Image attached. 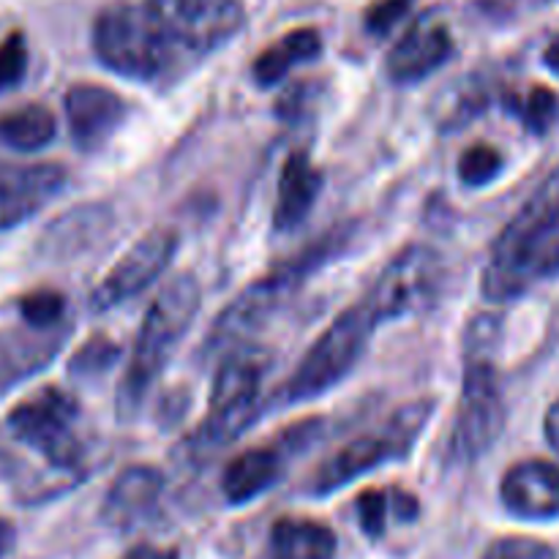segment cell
<instances>
[{"instance_id":"obj_1","label":"cell","mask_w":559,"mask_h":559,"mask_svg":"<svg viewBox=\"0 0 559 559\" xmlns=\"http://www.w3.org/2000/svg\"><path fill=\"white\" fill-rule=\"evenodd\" d=\"M555 273H559V167L497 238L484 271V295L491 304H508Z\"/></svg>"},{"instance_id":"obj_2","label":"cell","mask_w":559,"mask_h":559,"mask_svg":"<svg viewBox=\"0 0 559 559\" xmlns=\"http://www.w3.org/2000/svg\"><path fill=\"white\" fill-rule=\"evenodd\" d=\"M202 304V289L197 276L191 273H178L169 278L156 298L151 300L142 320L140 333L134 338L129 369L123 371L118 382V418H134L136 409L145 402V393L162 374L167 358L175 353L180 338L194 322L197 311Z\"/></svg>"},{"instance_id":"obj_3","label":"cell","mask_w":559,"mask_h":559,"mask_svg":"<svg viewBox=\"0 0 559 559\" xmlns=\"http://www.w3.org/2000/svg\"><path fill=\"white\" fill-rule=\"evenodd\" d=\"M344 240H347V233H344V229L322 235L320 243L309 246L304 254L289 260L284 267H276L273 273L262 276L260 282L246 287L243 293L218 314V320L213 322L205 349H211V353H216V349H235L243 338H249L251 333L260 331V328L265 325L289 298H293L295 289L309 278V273H314L322 262H328V257L336 254V249Z\"/></svg>"},{"instance_id":"obj_4","label":"cell","mask_w":559,"mask_h":559,"mask_svg":"<svg viewBox=\"0 0 559 559\" xmlns=\"http://www.w3.org/2000/svg\"><path fill=\"white\" fill-rule=\"evenodd\" d=\"M377 325L380 322H377L374 311L369 309L366 300L342 311L328 325V331L311 344V349L304 355L298 369L289 374V380L278 388L276 402L298 404L333 391L364 358L366 344H369Z\"/></svg>"},{"instance_id":"obj_5","label":"cell","mask_w":559,"mask_h":559,"mask_svg":"<svg viewBox=\"0 0 559 559\" xmlns=\"http://www.w3.org/2000/svg\"><path fill=\"white\" fill-rule=\"evenodd\" d=\"M431 413H435V402L431 399H415V402L399 407L385 424L371 435L355 437L344 448H338L325 464H320L314 475H311V495H333L342 486L353 484L360 475L371 473V469L382 467L388 462H402L418 442L420 431L429 424Z\"/></svg>"},{"instance_id":"obj_6","label":"cell","mask_w":559,"mask_h":559,"mask_svg":"<svg viewBox=\"0 0 559 559\" xmlns=\"http://www.w3.org/2000/svg\"><path fill=\"white\" fill-rule=\"evenodd\" d=\"M267 358L260 349L238 347L224 358L213 380L207 415L194 435L197 451H218L238 440L260 415Z\"/></svg>"},{"instance_id":"obj_7","label":"cell","mask_w":559,"mask_h":559,"mask_svg":"<svg viewBox=\"0 0 559 559\" xmlns=\"http://www.w3.org/2000/svg\"><path fill=\"white\" fill-rule=\"evenodd\" d=\"M93 49L115 74L151 82L167 69L173 38L151 9L112 5L93 25Z\"/></svg>"},{"instance_id":"obj_8","label":"cell","mask_w":559,"mask_h":559,"mask_svg":"<svg viewBox=\"0 0 559 559\" xmlns=\"http://www.w3.org/2000/svg\"><path fill=\"white\" fill-rule=\"evenodd\" d=\"M80 404L60 388H41L9 413L5 429L16 442L31 448L52 469L82 475L85 442L76 435Z\"/></svg>"},{"instance_id":"obj_9","label":"cell","mask_w":559,"mask_h":559,"mask_svg":"<svg viewBox=\"0 0 559 559\" xmlns=\"http://www.w3.org/2000/svg\"><path fill=\"white\" fill-rule=\"evenodd\" d=\"M506 431V402L491 355H464V382L448 456L459 464L478 462Z\"/></svg>"},{"instance_id":"obj_10","label":"cell","mask_w":559,"mask_h":559,"mask_svg":"<svg viewBox=\"0 0 559 559\" xmlns=\"http://www.w3.org/2000/svg\"><path fill=\"white\" fill-rule=\"evenodd\" d=\"M445 278L442 257L426 243H409L393 257L374 282L366 304L377 322L420 314L437 300Z\"/></svg>"},{"instance_id":"obj_11","label":"cell","mask_w":559,"mask_h":559,"mask_svg":"<svg viewBox=\"0 0 559 559\" xmlns=\"http://www.w3.org/2000/svg\"><path fill=\"white\" fill-rule=\"evenodd\" d=\"M167 36L191 52H213L246 22L240 0H147Z\"/></svg>"},{"instance_id":"obj_12","label":"cell","mask_w":559,"mask_h":559,"mask_svg":"<svg viewBox=\"0 0 559 559\" xmlns=\"http://www.w3.org/2000/svg\"><path fill=\"white\" fill-rule=\"evenodd\" d=\"M178 249V233L169 227H156L142 235L123 257L112 265V271L98 282L91 295L93 311H109L126 300L145 293L173 262Z\"/></svg>"},{"instance_id":"obj_13","label":"cell","mask_w":559,"mask_h":559,"mask_svg":"<svg viewBox=\"0 0 559 559\" xmlns=\"http://www.w3.org/2000/svg\"><path fill=\"white\" fill-rule=\"evenodd\" d=\"M126 118V102L115 91L93 82L71 85L66 93V120L71 140L80 151H98L120 129Z\"/></svg>"},{"instance_id":"obj_14","label":"cell","mask_w":559,"mask_h":559,"mask_svg":"<svg viewBox=\"0 0 559 559\" xmlns=\"http://www.w3.org/2000/svg\"><path fill=\"white\" fill-rule=\"evenodd\" d=\"M502 506L527 522H551L559 516V464L527 459L513 464L500 486Z\"/></svg>"},{"instance_id":"obj_15","label":"cell","mask_w":559,"mask_h":559,"mask_svg":"<svg viewBox=\"0 0 559 559\" xmlns=\"http://www.w3.org/2000/svg\"><path fill=\"white\" fill-rule=\"evenodd\" d=\"M66 186V169L58 164L0 169V229H11L41 211Z\"/></svg>"},{"instance_id":"obj_16","label":"cell","mask_w":559,"mask_h":559,"mask_svg":"<svg viewBox=\"0 0 559 559\" xmlns=\"http://www.w3.org/2000/svg\"><path fill=\"white\" fill-rule=\"evenodd\" d=\"M453 55V38L445 25L435 20H420L409 27L388 55V74L393 82H420L435 74Z\"/></svg>"},{"instance_id":"obj_17","label":"cell","mask_w":559,"mask_h":559,"mask_svg":"<svg viewBox=\"0 0 559 559\" xmlns=\"http://www.w3.org/2000/svg\"><path fill=\"white\" fill-rule=\"evenodd\" d=\"M164 491V475L147 464L126 467L104 497L102 516L109 527L131 530L156 511Z\"/></svg>"},{"instance_id":"obj_18","label":"cell","mask_w":559,"mask_h":559,"mask_svg":"<svg viewBox=\"0 0 559 559\" xmlns=\"http://www.w3.org/2000/svg\"><path fill=\"white\" fill-rule=\"evenodd\" d=\"M322 169L314 167L309 153L298 151L284 162L282 175H278L276 205H273V227L289 233L300 227L306 216L314 207L317 197L322 189Z\"/></svg>"},{"instance_id":"obj_19","label":"cell","mask_w":559,"mask_h":559,"mask_svg":"<svg viewBox=\"0 0 559 559\" xmlns=\"http://www.w3.org/2000/svg\"><path fill=\"white\" fill-rule=\"evenodd\" d=\"M284 459H287V453L282 445L251 448V451L235 456L222 475V491L227 502L243 506V502L265 495L282 478Z\"/></svg>"},{"instance_id":"obj_20","label":"cell","mask_w":559,"mask_h":559,"mask_svg":"<svg viewBox=\"0 0 559 559\" xmlns=\"http://www.w3.org/2000/svg\"><path fill=\"white\" fill-rule=\"evenodd\" d=\"M271 559H333L336 535L311 519H278L271 530Z\"/></svg>"},{"instance_id":"obj_21","label":"cell","mask_w":559,"mask_h":559,"mask_svg":"<svg viewBox=\"0 0 559 559\" xmlns=\"http://www.w3.org/2000/svg\"><path fill=\"white\" fill-rule=\"evenodd\" d=\"M58 336L41 333H0V388L41 369L58 353Z\"/></svg>"},{"instance_id":"obj_22","label":"cell","mask_w":559,"mask_h":559,"mask_svg":"<svg viewBox=\"0 0 559 559\" xmlns=\"http://www.w3.org/2000/svg\"><path fill=\"white\" fill-rule=\"evenodd\" d=\"M322 52V36L314 27H298V31H289L287 36L278 38L276 44L265 49L260 58L254 60V80L260 85L271 87L276 82H282L287 76V71L295 63H306V60H314Z\"/></svg>"},{"instance_id":"obj_23","label":"cell","mask_w":559,"mask_h":559,"mask_svg":"<svg viewBox=\"0 0 559 559\" xmlns=\"http://www.w3.org/2000/svg\"><path fill=\"white\" fill-rule=\"evenodd\" d=\"M55 134H58V120L44 104H25L0 118V142L11 151H41L55 140Z\"/></svg>"},{"instance_id":"obj_24","label":"cell","mask_w":559,"mask_h":559,"mask_svg":"<svg viewBox=\"0 0 559 559\" xmlns=\"http://www.w3.org/2000/svg\"><path fill=\"white\" fill-rule=\"evenodd\" d=\"M66 311V298L58 289H33L20 298V317L33 331H52L60 325Z\"/></svg>"},{"instance_id":"obj_25","label":"cell","mask_w":559,"mask_h":559,"mask_svg":"<svg viewBox=\"0 0 559 559\" xmlns=\"http://www.w3.org/2000/svg\"><path fill=\"white\" fill-rule=\"evenodd\" d=\"M500 169L502 156L491 145H473L459 158V178H462L464 186H473V189L489 186L500 175Z\"/></svg>"},{"instance_id":"obj_26","label":"cell","mask_w":559,"mask_h":559,"mask_svg":"<svg viewBox=\"0 0 559 559\" xmlns=\"http://www.w3.org/2000/svg\"><path fill=\"white\" fill-rule=\"evenodd\" d=\"M519 115H522L524 126L535 134H546L551 126L559 120V96L549 87H533L519 104Z\"/></svg>"},{"instance_id":"obj_27","label":"cell","mask_w":559,"mask_h":559,"mask_svg":"<svg viewBox=\"0 0 559 559\" xmlns=\"http://www.w3.org/2000/svg\"><path fill=\"white\" fill-rule=\"evenodd\" d=\"M120 347L115 342H109L107 336H96L87 344H82V349H76L74 358L69 360V371L76 377H91L98 371L109 369V366L118 360Z\"/></svg>"},{"instance_id":"obj_28","label":"cell","mask_w":559,"mask_h":559,"mask_svg":"<svg viewBox=\"0 0 559 559\" xmlns=\"http://www.w3.org/2000/svg\"><path fill=\"white\" fill-rule=\"evenodd\" d=\"M27 71V44L20 31L9 33L0 41V93L20 85Z\"/></svg>"},{"instance_id":"obj_29","label":"cell","mask_w":559,"mask_h":559,"mask_svg":"<svg viewBox=\"0 0 559 559\" xmlns=\"http://www.w3.org/2000/svg\"><path fill=\"white\" fill-rule=\"evenodd\" d=\"M391 513V491L369 489L358 497V522L369 538H382Z\"/></svg>"},{"instance_id":"obj_30","label":"cell","mask_w":559,"mask_h":559,"mask_svg":"<svg viewBox=\"0 0 559 559\" xmlns=\"http://www.w3.org/2000/svg\"><path fill=\"white\" fill-rule=\"evenodd\" d=\"M484 559H557V551L549 544H544V540L511 535V538L495 540L486 549Z\"/></svg>"},{"instance_id":"obj_31","label":"cell","mask_w":559,"mask_h":559,"mask_svg":"<svg viewBox=\"0 0 559 559\" xmlns=\"http://www.w3.org/2000/svg\"><path fill=\"white\" fill-rule=\"evenodd\" d=\"M409 5H413V0H380V3L371 5L369 14H366V27H369L374 36H382V33L391 31V27L407 14Z\"/></svg>"},{"instance_id":"obj_32","label":"cell","mask_w":559,"mask_h":559,"mask_svg":"<svg viewBox=\"0 0 559 559\" xmlns=\"http://www.w3.org/2000/svg\"><path fill=\"white\" fill-rule=\"evenodd\" d=\"M391 511H393V516L402 519V522H413V519L418 516V500H415L413 495H407V491L393 489L391 491Z\"/></svg>"},{"instance_id":"obj_33","label":"cell","mask_w":559,"mask_h":559,"mask_svg":"<svg viewBox=\"0 0 559 559\" xmlns=\"http://www.w3.org/2000/svg\"><path fill=\"white\" fill-rule=\"evenodd\" d=\"M544 429H546V440H549V445L559 453V399L551 404L549 413H546Z\"/></svg>"},{"instance_id":"obj_34","label":"cell","mask_w":559,"mask_h":559,"mask_svg":"<svg viewBox=\"0 0 559 559\" xmlns=\"http://www.w3.org/2000/svg\"><path fill=\"white\" fill-rule=\"evenodd\" d=\"M126 559H178L175 549H156V546H136Z\"/></svg>"},{"instance_id":"obj_35","label":"cell","mask_w":559,"mask_h":559,"mask_svg":"<svg viewBox=\"0 0 559 559\" xmlns=\"http://www.w3.org/2000/svg\"><path fill=\"white\" fill-rule=\"evenodd\" d=\"M14 540H16L14 524L5 522V519H0V559L14 549Z\"/></svg>"},{"instance_id":"obj_36","label":"cell","mask_w":559,"mask_h":559,"mask_svg":"<svg viewBox=\"0 0 559 559\" xmlns=\"http://www.w3.org/2000/svg\"><path fill=\"white\" fill-rule=\"evenodd\" d=\"M544 60H546V66H549V69L555 71V74L559 76V36L555 38V41L549 44V47H546Z\"/></svg>"}]
</instances>
